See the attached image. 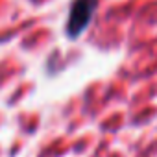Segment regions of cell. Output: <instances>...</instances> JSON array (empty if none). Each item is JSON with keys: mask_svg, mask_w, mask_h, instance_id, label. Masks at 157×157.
Returning <instances> with one entry per match:
<instances>
[{"mask_svg": "<svg viewBox=\"0 0 157 157\" xmlns=\"http://www.w3.org/2000/svg\"><path fill=\"white\" fill-rule=\"evenodd\" d=\"M98 8V0H74L70 4L68 19H67V35L70 39H78L91 24Z\"/></svg>", "mask_w": 157, "mask_h": 157, "instance_id": "6da1fadb", "label": "cell"}]
</instances>
